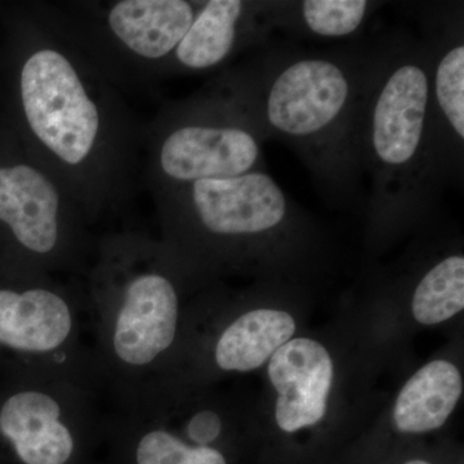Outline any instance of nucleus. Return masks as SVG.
<instances>
[{
    "label": "nucleus",
    "instance_id": "obj_1",
    "mask_svg": "<svg viewBox=\"0 0 464 464\" xmlns=\"http://www.w3.org/2000/svg\"><path fill=\"white\" fill-rule=\"evenodd\" d=\"M103 255L85 308L92 362L110 401L172 378L182 307L160 250L121 241Z\"/></svg>",
    "mask_w": 464,
    "mask_h": 464
},
{
    "label": "nucleus",
    "instance_id": "obj_2",
    "mask_svg": "<svg viewBox=\"0 0 464 464\" xmlns=\"http://www.w3.org/2000/svg\"><path fill=\"white\" fill-rule=\"evenodd\" d=\"M374 60L342 53L266 58L244 108L265 137L288 142L317 176L337 181L359 166L357 132Z\"/></svg>",
    "mask_w": 464,
    "mask_h": 464
},
{
    "label": "nucleus",
    "instance_id": "obj_3",
    "mask_svg": "<svg viewBox=\"0 0 464 464\" xmlns=\"http://www.w3.org/2000/svg\"><path fill=\"white\" fill-rule=\"evenodd\" d=\"M432 50L401 42L375 56L366 91L357 157L373 179L372 203H427L447 174L431 101Z\"/></svg>",
    "mask_w": 464,
    "mask_h": 464
},
{
    "label": "nucleus",
    "instance_id": "obj_4",
    "mask_svg": "<svg viewBox=\"0 0 464 464\" xmlns=\"http://www.w3.org/2000/svg\"><path fill=\"white\" fill-rule=\"evenodd\" d=\"M21 97L27 123L45 148L69 166L90 157L100 130L99 109L63 54L35 52L21 72Z\"/></svg>",
    "mask_w": 464,
    "mask_h": 464
},
{
    "label": "nucleus",
    "instance_id": "obj_5",
    "mask_svg": "<svg viewBox=\"0 0 464 464\" xmlns=\"http://www.w3.org/2000/svg\"><path fill=\"white\" fill-rule=\"evenodd\" d=\"M264 139L261 128L246 109L237 121L177 128L164 140L159 163L168 179L186 185L230 179L262 170Z\"/></svg>",
    "mask_w": 464,
    "mask_h": 464
},
{
    "label": "nucleus",
    "instance_id": "obj_6",
    "mask_svg": "<svg viewBox=\"0 0 464 464\" xmlns=\"http://www.w3.org/2000/svg\"><path fill=\"white\" fill-rule=\"evenodd\" d=\"M188 190L198 225L222 239L273 232L292 213L293 201L265 170L197 181Z\"/></svg>",
    "mask_w": 464,
    "mask_h": 464
},
{
    "label": "nucleus",
    "instance_id": "obj_7",
    "mask_svg": "<svg viewBox=\"0 0 464 464\" xmlns=\"http://www.w3.org/2000/svg\"><path fill=\"white\" fill-rule=\"evenodd\" d=\"M0 222L18 246L44 274L69 257L70 234L61 221L60 197L53 182L35 168H0Z\"/></svg>",
    "mask_w": 464,
    "mask_h": 464
},
{
    "label": "nucleus",
    "instance_id": "obj_8",
    "mask_svg": "<svg viewBox=\"0 0 464 464\" xmlns=\"http://www.w3.org/2000/svg\"><path fill=\"white\" fill-rule=\"evenodd\" d=\"M268 378L277 391L275 418L283 431L306 429L325 417L334 365L322 343L292 338L271 357Z\"/></svg>",
    "mask_w": 464,
    "mask_h": 464
},
{
    "label": "nucleus",
    "instance_id": "obj_9",
    "mask_svg": "<svg viewBox=\"0 0 464 464\" xmlns=\"http://www.w3.org/2000/svg\"><path fill=\"white\" fill-rule=\"evenodd\" d=\"M195 16L185 0H124L110 11L109 25L134 53L155 60L176 50Z\"/></svg>",
    "mask_w": 464,
    "mask_h": 464
},
{
    "label": "nucleus",
    "instance_id": "obj_10",
    "mask_svg": "<svg viewBox=\"0 0 464 464\" xmlns=\"http://www.w3.org/2000/svg\"><path fill=\"white\" fill-rule=\"evenodd\" d=\"M295 333V319L285 311L250 310L219 332L212 347L213 364L224 373L256 371L292 340Z\"/></svg>",
    "mask_w": 464,
    "mask_h": 464
},
{
    "label": "nucleus",
    "instance_id": "obj_11",
    "mask_svg": "<svg viewBox=\"0 0 464 464\" xmlns=\"http://www.w3.org/2000/svg\"><path fill=\"white\" fill-rule=\"evenodd\" d=\"M463 392L459 369L447 360L420 368L400 391L393 422L400 432L424 433L439 430L453 413Z\"/></svg>",
    "mask_w": 464,
    "mask_h": 464
},
{
    "label": "nucleus",
    "instance_id": "obj_12",
    "mask_svg": "<svg viewBox=\"0 0 464 464\" xmlns=\"http://www.w3.org/2000/svg\"><path fill=\"white\" fill-rule=\"evenodd\" d=\"M433 121L447 173L462 160L464 142V44L462 33L445 36L432 50Z\"/></svg>",
    "mask_w": 464,
    "mask_h": 464
},
{
    "label": "nucleus",
    "instance_id": "obj_13",
    "mask_svg": "<svg viewBox=\"0 0 464 464\" xmlns=\"http://www.w3.org/2000/svg\"><path fill=\"white\" fill-rule=\"evenodd\" d=\"M240 0H210L201 7L179 44L177 61L186 69L206 70L230 56L244 26L255 20L253 7Z\"/></svg>",
    "mask_w": 464,
    "mask_h": 464
},
{
    "label": "nucleus",
    "instance_id": "obj_14",
    "mask_svg": "<svg viewBox=\"0 0 464 464\" xmlns=\"http://www.w3.org/2000/svg\"><path fill=\"white\" fill-rule=\"evenodd\" d=\"M464 308V257L441 259L418 283L411 299L414 319L423 325L447 322Z\"/></svg>",
    "mask_w": 464,
    "mask_h": 464
},
{
    "label": "nucleus",
    "instance_id": "obj_15",
    "mask_svg": "<svg viewBox=\"0 0 464 464\" xmlns=\"http://www.w3.org/2000/svg\"><path fill=\"white\" fill-rule=\"evenodd\" d=\"M374 5L366 0H304L295 3L289 23L320 38H348L362 30Z\"/></svg>",
    "mask_w": 464,
    "mask_h": 464
},
{
    "label": "nucleus",
    "instance_id": "obj_16",
    "mask_svg": "<svg viewBox=\"0 0 464 464\" xmlns=\"http://www.w3.org/2000/svg\"><path fill=\"white\" fill-rule=\"evenodd\" d=\"M405 464H431V463L426 462V460H422V459H414V460H411V462H406Z\"/></svg>",
    "mask_w": 464,
    "mask_h": 464
}]
</instances>
